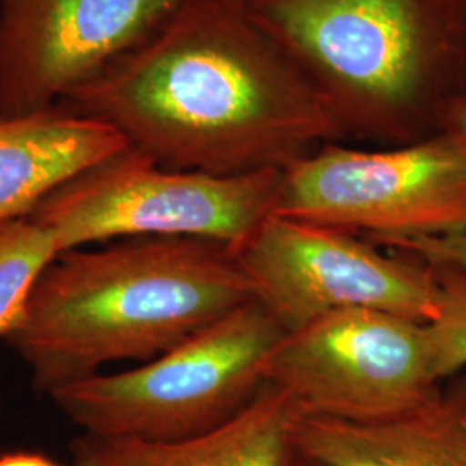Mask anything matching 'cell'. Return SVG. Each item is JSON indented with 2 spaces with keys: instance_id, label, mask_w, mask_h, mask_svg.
Here are the masks:
<instances>
[{
  "instance_id": "18",
  "label": "cell",
  "mask_w": 466,
  "mask_h": 466,
  "mask_svg": "<svg viewBox=\"0 0 466 466\" xmlns=\"http://www.w3.org/2000/svg\"><path fill=\"white\" fill-rule=\"evenodd\" d=\"M296 466H325L321 465V463H318V461H313V460H309V458H304V456H298V461H296Z\"/></svg>"
},
{
  "instance_id": "16",
  "label": "cell",
  "mask_w": 466,
  "mask_h": 466,
  "mask_svg": "<svg viewBox=\"0 0 466 466\" xmlns=\"http://www.w3.org/2000/svg\"><path fill=\"white\" fill-rule=\"evenodd\" d=\"M0 466H61L36 452H9L0 456Z\"/></svg>"
},
{
  "instance_id": "10",
  "label": "cell",
  "mask_w": 466,
  "mask_h": 466,
  "mask_svg": "<svg viewBox=\"0 0 466 466\" xmlns=\"http://www.w3.org/2000/svg\"><path fill=\"white\" fill-rule=\"evenodd\" d=\"M296 448L325 466H466V371L394 420L350 423L299 415Z\"/></svg>"
},
{
  "instance_id": "3",
  "label": "cell",
  "mask_w": 466,
  "mask_h": 466,
  "mask_svg": "<svg viewBox=\"0 0 466 466\" xmlns=\"http://www.w3.org/2000/svg\"><path fill=\"white\" fill-rule=\"evenodd\" d=\"M342 134L387 147L466 97V0H242Z\"/></svg>"
},
{
  "instance_id": "2",
  "label": "cell",
  "mask_w": 466,
  "mask_h": 466,
  "mask_svg": "<svg viewBox=\"0 0 466 466\" xmlns=\"http://www.w3.org/2000/svg\"><path fill=\"white\" fill-rule=\"evenodd\" d=\"M254 299L232 248L138 237L61 254L7 340L49 396L115 361H150Z\"/></svg>"
},
{
  "instance_id": "7",
  "label": "cell",
  "mask_w": 466,
  "mask_h": 466,
  "mask_svg": "<svg viewBox=\"0 0 466 466\" xmlns=\"http://www.w3.org/2000/svg\"><path fill=\"white\" fill-rule=\"evenodd\" d=\"M267 382L300 417L379 423L404 417L441 387L429 323L375 309H348L285 333Z\"/></svg>"
},
{
  "instance_id": "13",
  "label": "cell",
  "mask_w": 466,
  "mask_h": 466,
  "mask_svg": "<svg viewBox=\"0 0 466 466\" xmlns=\"http://www.w3.org/2000/svg\"><path fill=\"white\" fill-rule=\"evenodd\" d=\"M61 254L54 230L32 217L0 225V337L19 329L36 283Z\"/></svg>"
},
{
  "instance_id": "12",
  "label": "cell",
  "mask_w": 466,
  "mask_h": 466,
  "mask_svg": "<svg viewBox=\"0 0 466 466\" xmlns=\"http://www.w3.org/2000/svg\"><path fill=\"white\" fill-rule=\"evenodd\" d=\"M128 147L113 127L59 104L0 119V225L30 217L57 188Z\"/></svg>"
},
{
  "instance_id": "9",
  "label": "cell",
  "mask_w": 466,
  "mask_h": 466,
  "mask_svg": "<svg viewBox=\"0 0 466 466\" xmlns=\"http://www.w3.org/2000/svg\"><path fill=\"white\" fill-rule=\"evenodd\" d=\"M184 0H0V119L54 107Z\"/></svg>"
},
{
  "instance_id": "8",
  "label": "cell",
  "mask_w": 466,
  "mask_h": 466,
  "mask_svg": "<svg viewBox=\"0 0 466 466\" xmlns=\"http://www.w3.org/2000/svg\"><path fill=\"white\" fill-rule=\"evenodd\" d=\"M233 252L254 299L285 333L348 309L423 323L435 315L432 268L356 233L271 213Z\"/></svg>"
},
{
  "instance_id": "6",
  "label": "cell",
  "mask_w": 466,
  "mask_h": 466,
  "mask_svg": "<svg viewBox=\"0 0 466 466\" xmlns=\"http://www.w3.org/2000/svg\"><path fill=\"white\" fill-rule=\"evenodd\" d=\"M282 171L219 177L161 167L134 147L50 194L30 217L63 254L94 242L190 237L238 248L273 213Z\"/></svg>"
},
{
  "instance_id": "1",
  "label": "cell",
  "mask_w": 466,
  "mask_h": 466,
  "mask_svg": "<svg viewBox=\"0 0 466 466\" xmlns=\"http://www.w3.org/2000/svg\"><path fill=\"white\" fill-rule=\"evenodd\" d=\"M57 104L161 167L219 177L283 171L346 138L242 0H184Z\"/></svg>"
},
{
  "instance_id": "17",
  "label": "cell",
  "mask_w": 466,
  "mask_h": 466,
  "mask_svg": "<svg viewBox=\"0 0 466 466\" xmlns=\"http://www.w3.org/2000/svg\"><path fill=\"white\" fill-rule=\"evenodd\" d=\"M444 130H448L452 135H456L466 146V97L460 100L452 109L450 116L446 119Z\"/></svg>"
},
{
  "instance_id": "5",
  "label": "cell",
  "mask_w": 466,
  "mask_h": 466,
  "mask_svg": "<svg viewBox=\"0 0 466 466\" xmlns=\"http://www.w3.org/2000/svg\"><path fill=\"white\" fill-rule=\"evenodd\" d=\"M273 213L379 248L465 232L466 146L448 130L385 149L325 144L283 169Z\"/></svg>"
},
{
  "instance_id": "14",
  "label": "cell",
  "mask_w": 466,
  "mask_h": 466,
  "mask_svg": "<svg viewBox=\"0 0 466 466\" xmlns=\"http://www.w3.org/2000/svg\"><path fill=\"white\" fill-rule=\"evenodd\" d=\"M435 315L429 321L441 380L466 371V279L454 268L431 267Z\"/></svg>"
},
{
  "instance_id": "11",
  "label": "cell",
  "mask_w": 466,
  "mask_h": 466,
  "mask_svg": "<svg viewBox=\"0 0 466 466\" xmlns=\"http://www.w3.org/2000/svg\"><path fill=\"white\" fill-rule=\"evenodd\" d=\"M299 411L275 385L217 431L175 442L84 433L71 442L75 466H296Z\"/></svg>"
},
{
  "instance_id": "15",
  "label": "cell",
  "mask_w": 466,
  "mask_h": 466,
  "mask_svg": "<svg viewBox=\"0 0 466 466\" xmlns=\"http://www.w3.org/2000/svg\"><path fill=\"white\" fill-rule=\"evenodd\" d=\"M383 249L406 252L429 267L454 268L466 279V230L444 237L400 240L383 246Z\"/></svg>"
},
{
  "instance_id": "4",
  "label": "cell",
  "mask_w": 466,
  "mask_h": 466,
  "mask_svg": "<svg viewBox=\"0 0 466 466\" xmlns=\"http://www.w3.org/2000/svg\"><path fill=\"white\" fill-rule=\"evenodd\" d=\"M285 335L256 299L161 356L50 392L84 433L175 442L238 417L267 385L269 356Z\"/></svg>"
}]
</instances>
